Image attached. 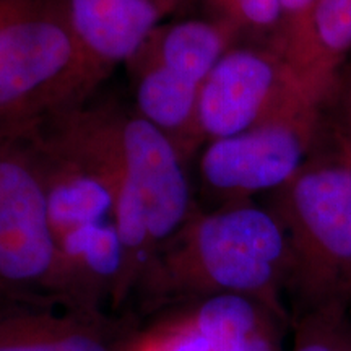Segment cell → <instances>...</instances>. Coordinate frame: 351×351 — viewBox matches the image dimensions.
I'll return each mask as SVG.
<instances>
[{
    "instance_id": "1",
    "label": "cell",
    "mask_w": 351,
    "mask_h": 351,
    "mask_svg": "<svg viewBox=\"0 0 351 351\" xmlns=\"http://www.w3.org/2000/svg\"><path fill=\"white\" fill-rule=\"evenodd\" d=\"M288 239L271 210L251 202L197 208L161 245L134 295L145 311L181 307L210 296L262 302L291 324Z\"/></svg>"
},
{
    "instance_id": "2",
    "label": "cell",
    "mask_w": 351,
    "mask_h": 351,
    "mask_svg": "<svg viewBox=\"0 0 351 351\" xmlns=\"http://www.w3.org/2000/svg\"><path fill=\"white\" fill-rule=\"evenodd\" d=\"M288 239L291 320L351 300V165L340 155L307 161L269 207Z\"/></svg>"
},
{
    "instance_id": "3",
    "label": "cell",
    "mask_w": 351,
    "mask_h": 351,
    "mask_svg": "<svg viewBox=\"0 0 351 351\" xmlns=\"http://www.w3.org/2000/svg\"><path fill=\"white\" fill-rule=\"evenodd\" d=\"M91 93L62 0H0V127L43 121Z\"/></svg>"
},
{
    "instance_id": "4",
    "label": "cell",
    "mask_w": 351,
    "mask_h": 351,
    "mask_svg": "<svg viewBox=\"0 0 351 351\" xmlns=\"http://www.w3.org/2000/svg\"><path fill=\"white\" fill-rule=\"evenodd\" d=\"M64 304L33 122L0 127V304Z\"/></svg>"
},
{
    "instance_id": "5",
    "label": "cell",
    "mask_w": 351,
    "mask_h": 351,
    "mask_svg": "<svg viewBox=\"0 0 351 351\" xmlns=\"http://www.w3.org/2000/svg\"><path fill=\"white\" fill-rule=\"evenodd\" d=\"M322 111L270 44L226 52L200 88L195 140L199 148L283 116Z\"/></svg>"
},
{
    "instance_id": "6",
    "label": "cell",
    "mask_w": 351,
    "mask_h": 351,
    "mask_svg": "<svg viewBox=\"0 0 351 351\" xmlns=\"http://www.w3.org/2000/svg\"><path fill=\"white\" fill-rule=\"evenodd\" d=\"M116 176L142 202L158 251L199 208L186 171L187 158L168 135L114 106H93Z\"/></svg>"
},
{
    "instance_id": "7",
    "label": "cell",
    "mask_w": 351,
    "mask_h": 351,
    "mask_svg": "<svg viewBox=\"0 0 351 351\" xmlns=\"http://www.w3.org/2000/svg\"><path fill=\"white\" fill-rule=\"evenodd\" d=\"M320 112L283 116L205 143L199 161L204 187L226 204H238L287 186L309 161Z\"/></svg>"
},
{
    "instance_id": "8",
    "label": "cell",
    "mask_w": 351,
    "mask_h": 351,
    "mask_svg": "<svg viewBox=\"0 0 351 351\" xmlns=\"http://www.w3.org/2000/svg\"><path fill=\"white\" fill-rule=\"evenodd\" d=\"M179 0H62L91 91L140 54Z\"/></svg>"
},
{
    "instance_id": "9",
    "label": "cell",
    "mask_w": 351,
    "mask_h": 351,
    "mask_svg": "<svg viewBox=\"0 0 351 351\" xmlns=\"http://www.w3.org/2000/svg\"><path fill=\"white\" fill-rule=\"evenodd\" d=\"M302 86L324 108L351 54V0H314L271 36Z\"/></svg>"
},
{
    "instance_id": "10",
    "label": "cell",
    "mask_w": 351,
    "mask_h": 351,
    "mask_svg": "<svg viewBox=\"0 0 351 351\" xmlns=\"http://www.w3.org/2000/svg\"><path fill=\"white\" fill-rule=\"evenodd\" d=\"M64 304L67 309L103 317L101 307H112L121 283L122 245L114 218L78 228L59 241Z\"/></svg>"
},
{
    "instance_id": "11",
    "label": "cell",
    "mask_w": 351,
    "mask_h": 351,
    "mask_svg": "<svg viewBox=\"0 0 351 351\" xmlns=\"http://www.w3.org/2000/svg\"><path fill=\"white\" fill-rule=\"evenodd\" d=\"M0 351H119L103 317L54 306L0 304Z\"/></svg>"
},
{
    "instance_id": "12",
    "label": "cell",
    "mask_w": 351,
    "mask_h": 351,
    "mask_svg": "<svg viewBox=\"0 0 351 351\" xmlns=\"http://www.w3.org/2000/svg\"><path fill=\"white\" fill-rule=\"evenodd\" d=\"M186 307L212 351H285L283 335L291 324L262 302L219 295L189 302Z\"/></svg>"
},
{
    "instance_id": "13",
    "label": "cell",
    "mask_w": 351,
    "mask_h": 351,
    "mask_svg": "<svg viewBox=\"0 0 351 351\" xmlns=\"http://www.w3.org/2000/svg\"><path fill=\"white\" fill-rule=\"evenodd\" d=\"M134 83V111L173 140L184 156L199 150L195 140L200 86L145 59L127 65Z\"/></svg>"
},
{
    "instance_id": "14",
    "label": "cell",
    "mask_w": 351,
    "mask_h": 351,
    "mask_svg": "<svg viewBox=\"0 0 351 351\" xmlns=\"http://www.w3.org/2000/svg\"><path fill=\"white\" fill-rule=\"evenodd\" d=\"M239 34L234 26L221 19L163 23L135 59L155 62L202 88Z\"/></svg>"
},
{
    "instance_id": "15",
    "label": "cell",
    "mask_w": 351,
    "mask_h": 351,
    "mask_svg": "<svg viewBox=\"0 0 351 351\" xmlns=\"http://www.w3.org/2000/svg\"><path fill=\"white\" fill-rule=\"evenodd\" d=\"M293 343L288 351H351L348 306H328L291 320Z\"/></svg>"
},
{
    "instance_id": "16",
    "label": "cell",
    "mask_w": 351,
    "mask_h": 351,
    "mask_svg": "<svg viewBox=\"0 0 351 351\" xmlns=\"http://www.w3.org/2000/svg\"><path fill=\"white\" fill-rule=\"evenodd\" d=\"M176 311L127 340L119 351H212L191 311L186 306Z\"/></svg>"
},
{
    "instance_id": "17",
    "label": "cell",
    "mask_w": 351,
    "mask_h": 351,
    "mask_svg": "<svg viewBox=\"0 0 351 351\" xmlns=\"http://www.w3.org/2000/svg\"><path fill=\"white\" fill-rule=\"evenodd\" d=\"M218 16L239 33L278 32L283 21L282 0H207Z\"/></svg>"
},
{
    "instance_id": "18",
    "label": "cell",
    "mask_w": 351,
    "mask_h": 351,
    "mask_svg": "<svg viewBox=\"0 0 351 351\" xmlns=\"http://www.w3.org/2000/svg\"><path fill=\"white\" fill-rule=\"evenodd\" d=\"M330 99L335 103L337 114V155L351 165V59L341 67Z\"/></svg>"
},
{
    "instance_id": "19",
    "label": "cell",
    "mask_w": 351,
    "mask_h": 351,
    "mask_svg": "<svg viewBox=\"0 0 351 351\" xmlns=\"http://www.w3.org/2000/svg\"><path fill=\"white\" fill-rule=\"evenodd\" d=\"M314 0H282V10H283V21L282 26L289 23V21L296 20L301 16ZM280 26V28H282Z\"/></svg>"
},
{
    "instance_id": "20",
    "label": "cell",
    "mask_w": 351,
    "mask_h": 351,
    "mask_svg": "<svg viewBox=\"0 0 351 351\" xmlns=\"http://www.w3.org/2000/svg\"><path fill=\"white\" fill-rule=\"evenodd\" d=\"M348 311H350V314H351V300H350V304H348Z\"/></svg>"
}]
</instances>
